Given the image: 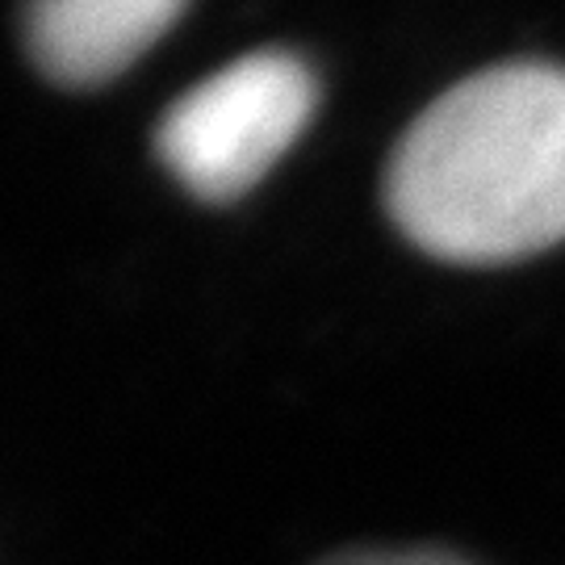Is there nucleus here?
<instances>
[{
	"label": "nucleus",
	"instance_id": "nucleus-1",
	"mask_svg": "<svg viewBox=\"0 0 565 565\" xmlns=\"http://www.w3.org/2000/svg\"><path fill=\"white\" fill-rule=\"evenodd\" d=\"M385 205L452 264H503L565 239V72L503 63L448 88L403 135Z\"/></svg>",
	"mask_w": 565,
	"mask_h": 565
},
{
	"label": "nucleus",
	"instance_id": "nucleus-2",
	"mask_svg": "<svg viewBox=\"0 0 565 565\" xmlns=\"http://www.w3.org/2000/svg\"><path fill=\"white\" fill-rule=\"evenodd\" d=\"M315 114V76L285 51L218 67L163 114L156 147L202 202H231L260 181Z\"/></svg>",
	"mask_w": 565,
	"mask_h": 565
},
{
	"label": "nucleus",
	"instance_id": "nucleus-3",
	"mask_svg": "<svg viewBox=\"0 0 565 565\" xmlns=\"http://www.w3.org/2000/svg\"><path fill=\"white\" fill-rule=\"evenodd\" d=\"M184 0H30L25 46L67 88L114 81L181 18Z\"/></svg>",
	"mask_w": 565,
	"mask_h": 565
},
{
	"label": "nucleus",
	"instance_id": "nucleus-4",
	"mask_svg": "<svg viewBox=\"0 0 565 565\" xmlns=\"http://www.w3.org/2000/svg\"><path fill=\"white\" fill-rule=\"evenodd\" d=\"M323 565H465L452 553H436V548H411V553H340V557H327Z\"/></svg>",
	"mask_w": 565,
	"mask_h": 565
}]
</instances>
